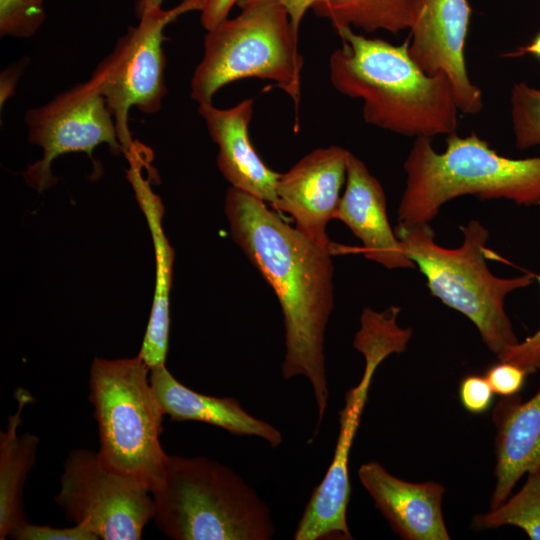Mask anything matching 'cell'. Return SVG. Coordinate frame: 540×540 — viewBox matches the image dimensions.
I'll return each mask as SVG.
<instances>
[{"mask_svg":"<svg viewBox=\"0 0 540 540\" xmlns=\"http://www.w3.org/2000/svg\"><path fill=\"white\" fill-rule=\"evenodd\" d=\"M14 397L18 407L8 418L5 431L0 433V539L4 540L25 524L23 490L27 476L34 466L40 439L37 435L18 433L22 413L34 399L29 391L17 388Z\"/></svg>","mask_w":540,"mask_h":540,"instance_id":"cell-20","label":"cell"},{"mask_svg":"<svg viewBox=\"0 0 540 540\" xmlns=\"http://www.w3.org/2000/svg\"><path fill=\"white\" fill-rule=\"evenodd\" d=\"M385 192L357 156L349 153L346 186L334 219L342 221L362 243V253L387 269L414 268L387 217Z\"/></svg>","mask_w":540,"mask_h":540,"instance_id":"cell-15","label":"cell"},{"mask_svg":"<svg viewBox=\"0 0 540 540\" xmlns=\"http://www.w3.org/2000/svg\"><path fill=\"white\" fill-rule=\"evenodd\" d=\"M540 288V275L535 276ZM499 361H508L524 368L529 374L540 370V327L522 342L508 349Z\"/></svg>","mask_w":540,"mask_h":540,"instance_id":"cell-28","label":"cell"},{"mask_svg":"<svg viewBox=\"0 0 540 540\" xmlns=\"http://www.w3.org/2000/svg\"><path fill=\"white\" fill-rule=\"evenodd\" d=\"M528 375L524 368L508 361L493 364L484 374L494 393L501 397L518 395Z\"/></svg>","mask_w":540,"mask_h":540,"instance_id":"cell-26","label":"cell"},{"mask_svg":"<svg viewBox=\"0 0 540 540\" xmlns=\"http://www.w3.org/2000/svg\"><path fill=\"white\" fill-rule=\"evenodd\" d=\"M425 0H317L313 13L337 30L350 27L368 33L398 34L413 27Z\"/></svg>","mask_w":540,"mask_h":540,"instance_id":"cell-21","label":"cell"},{"mask_svg":"<svg viewBox=\"0 0 540 540\" xmlns=\"http://www.w3.org/2000/svg\"><path fill=\"white\" fill-rule=\"evenodd\" d=\"M524 54H531L540 59V32L528 45L519 47L517 50L507 53L505 56L519 57Z\"/></svg>","mask_w":540,"mask_h":540,"instance_id":"cell-32","label":"cell"},{"mask_svg":"<svg viewBox=\"0 0 540 540\" xmlns=\"http://www.w3.org/2000/svg\"><path fill=\"white\" fill-rule=\"evenodd\" d=\"M150 369L133 358H95L89 401L94 407L106 468L135 478L152 492L161 482L168 454L160 444L164 411L149 379Z\"/></svg>","mask_w":540,"mask_h":540,"instance_id":"cell-7","label":"cell"},{"mask_svg":"<svg viewBox=\"0 0 540 540\" xmlns=\"http://www.w3.org/2000/svg\"><path fill=\"white\" fill-rule=\"evenodd\" d=\"M460 229L463 240L457 248L437 244L430 223L397 224L394 231L407 256L425 277L430 293L466 316L498 358L519 342L505 310L506 297L530 286L535 275L495 276L486 263V258L494 254L487 247L488 230L477 220H470Z\"/></svg>","mask_w":540,"mask_h":540,"instance_id":"cell-4","label":"cell"},{"mask_svg":"<svg viewBox=\"0 0 540 540\" xmlns=\"http://www.w3.org/2000/svg\"><path fill=\"white\" fill-rule=\"evenodd\" d=\"M494 391L484 375L470 374L459 383L458 396L461 405L472 414H483L494 401Z\"/></svg>","mask_w":540,"mask_h":540,"instance_id":"cell-25","label":"cell"},{"mask_svg":"<svg viewBox=\"0 0 540 540\" xmlns=\"http://www.w3.org/2000/svg\"><path fill=\"white\" fill-rule=\"evenodd\" d=\"M165 0H136L135 2V14L139 19L146 12L153 9L161 8Z\"/></svg>","mask_w":540,"mask_h":540,"instance_id":"cell-33","label":"cell"},{"mask_svg":"<svg viewBox=\"0 0 540 540\" xmlns=\"http://www.w3.org/2000/svg\"><path fill=\"white\" fill-rule=\"evenodd\" d=\"M239 14L207 31L203 57L191 79V97L212 103L219 89L236 80H270L298 108L303 58L298 34L282 0H240Z\"/></svg>","mask_w":540,"mask_h":540,"instance_id":"cell-6","label":"cell"},{"mask_svg":"<svg viewBox=\"0 0 540 540\" xmlns=\"http://www.w3.org/2000/svg\"><path fill=\"white\" fill-rule=\"evenodd\" d=\"M149 379L164 414L173 421H199L235 435L260 437L272 448L283 441L278 429L249 414L237 399L194 391L179 382L166 365L150 369Z\"/></svg>","mask_w":540,"mask_h":540,"instance_id":"cell-19","label":"cell"},{"mask_svg":"<svg viewBox=\"0 0 540 540\" xmlns=\"http://www.w3.org/2000/svg\"><path fill=\"white\" fill-rule=\"evenodd\" d=\"M253 106L252 98L226 109L200 103L198 113L218 145L217 166L224 178L232 187L272 205L280 173L266 166L250 141L248 127Z\"/></svg>","mask_w":540,"mask_h":540,"instance_id":"cell-16","label":"cell"},{"mask_svg":"<svg viewBox=\"0 0 540 540\" xmlns=\"http://www.w3.org/2000/svg\"><path fill=\"white\" fill-rule=\"evenodd\" d=\"M510 115L516 148L540 145V88L515 83L510 92Z\"/></svg>","mask_w":540,"mask_h":540,"instance_id":"cell-23","label":"cell"},{"mask_svg":"<svg viewBox=\"0 0 540 540\" xmlns=\"http://www.w3.org/2000/svg\"><path fill=\"white\" fill-rule=\"evenodd\" d=\"M127 179L150 228L156 257V283L151 314L139 356L149 369L165 365L169 340V294L172 285L174 251L162 229L164 207L142 173L141 154L135 145L126 154Z\"/></svg>","mask_w":540,"mask_h":540,"instance_id":"cell-18","label":"cell"},{"mask_svg":"<svg viewBox=\"0 0 540 540\" xmlns=\"http://www.w3.org/2000/svg\"><path fill=\"white\" fill-rule=\"evenodd\" d=\"M24 120L28 141L43 151L42 157L23 173L27 184L38 192L58 181L52 163L65 153L85 152L92 157L93 150L103 143L116 153L123 151L114 118L91 78L27 110Z\"/></svg>","mask_w":540,"mask_h":540,"instance_id":"cell-11","label":"cell"},{"mask_svg":"<svg viewBox=\"0 0 540 540\" xmlns=\"http://www.w3.org/2000/svg\"><path fill=\"white\" fill-rule=\"evenodd\" d=\"M403 167L406 184L398 225L430 223L445 203L464 195L540 205V156H502L475 133L447 135L442 153L430 137H416Z\"/></svg>","mask_w":540,"mask_h":540,"instance_id":"cell-3","label":"cell"},{"mask_svg":"<svg viewBox=\"0 0 540 540\" xmlns=\"http://www.w3.org/2000/svg\"><path fill=\"white\" fill-rule=\"evenodd\" d=\"M155 524L172 540H270L268 505L236 472L204 456L168 455L152 490Z\"/></svg>","mask_w":540,"mask_h":540,"instance_id":"cell-5","label":"cell"},{"mask_svg":"<svg viewBox=\"0 0 540 540\" xmlns=\"http://www.w3.org/2000/svg\"><path fill=\"white\" fill-rule=\"evenodd\" d=\"M522 488L489 512L477 514L472 527L477 530L515 526L530 539L540 540V466L529 471Z\"/></svg>","mask_w":540,"mask_h":540,"instance_id":"cell-22","label":"cell"},{"mask_svg":"<svg viewBox=\"0 0 540 540\" xmlns=\"http://www.w3.org/2000/svg\"><path fill=\"white\" fill-rule=\"evenodd\" d=\"M55 501L68 520L104 540L141 539L154 517L152 493L144 483L106 468L98 452L84 448L67 456Z\"/></svg>","mask_w":540,"mask_h":540,"instance_id":"cell-10","label":"cell"},{"mask_svg":"<svg viewBox=\"0 0 540 540\" xmlns=\"http://www.w3.org/2000/svg\"><path fill=\"white\" fill-rule=\"evenodd\" d=\"M341 47L329 58V78L341 94L361 99L366 123L409 137L456 132L458 106L444 73L425 74L408 43L368 38L350 27L337 30Z\"/></svg>","mask_w":540,"mask_h":540,"instance_id":"cell-2","label":"cell"},{"mask_svg":"<svg viewBox=\"0 0 540 540\" xmlns=\"http://www.w3.org/2000/svg\"><path fill=\"white\" fill-rule=\"evenodd\" d=\"M400 311L397 306L362 311L353 345L364 356L363 375L346 393L333 460L312 492L294 533L295 540L353 539L346 517L351 494L349 455L378 366L391 354L404 352L412 337L411 328L397 322Z\"/></svg>","mask_w":540,"mask_h":540,"instance_id":"cell-8","label":"cell"},{"mask_svg":"<svg viewBox=\"0 0 540 540\" xmlns=\"http://www.w3.org/2000/svg\"><path fill=\"white\" fill-rule=\"evenodd\" d=\"M358 477L392 529L405 540H449L443 513L445 487L402 480L381 464L364 463Z\"/></svg>","mask_w":540,"mask_h":540,"instance_id":"cell-14","label":"cell"},{"mask_svg":"<svg viewBox=\"0 0 540 540\" xmlns=\"http://www.w3.org/2000/svg\"><path fill=\"white\" fill-rule=\"evenodd\" d=\"M350 151L340 146L318 148L280 174L276 185V211L288 213L295 228L322 248L334 252L326 228L340 201L346 182Z\"/></svg>","mask_w":540,"mask_h":540,"instance_id":"cell-13","label":"cell"},{"mask_svg":"<svg viewBox=\"0 0 540 540\" xmlns=\"http://www.w3.org/2000/svg\"><path fill=\"white\" fill-rule=\"evenodd\" d=\"M15 540H97L92 532L75 524L69 528H58L48 525L25 524L16 528L9 536Z\"/></svg>","mask_w":540,"mask_h":540,"instance_id":"cell-27","label":"cell"},{"mask_svg":"<svg viewBox=\"0 0 540 540\" xmlns=\"http://www.w3.org/2000/svg\"><path fill=\"white\" fill-rule=\"evenodd\" d=\"M240 0H202L201 24L210 31L229 18L230 11Z\"/></svg>","mask_w":540,"mask_h":540,"instance_id":"cell-29","label":"cell"},{"mask_svg":"<svg viewBox=\"0 0 540 540\" xmlns=\"http://www.w3.org/2000/svg\"><path fill=\"white\" fill-rule=\"evenodd\" d=\"M202 0H182L170 9L157 8L129 27L113 51L96 67L90 77L97 85L112 114L124 153L134 143L128 127L129 110L155 113L167 93L166 59L163 51L165 28L181 15L200 11Z\"/></svg>","mask_w":540,"mask_h":540,"instance_id":"cell-9","label":"cell"},{"mask_svg":"<svg viewBox=\"0 0 540 540\" xmlns=\"http://www.w3.org/2000/svg\"><path fill=\"white\" fill-rule=\"evenodd\" d=\"M45 0H0V35L33 36L45 21Z\"/></svg>","mask_w":540,"mask_h":540,"instance_id":"cell-24","label":"cell"},{"mask_svg":"<svg viewBox=\"0 0 540 540\" xmlns=\"http://www.w3.org/2000/svg\"><path fill=\"white\" fill-rule=\"evenodd\" d=\"M470 17L469 0H425L411 28L408 51L425 74L448 77L459 111L478 114L482 92L470 80L465 63Z\"/></svg>","mask_w":540,"mask_h":540,"instance_id":"cell-12","label":"cell"},{"mask_svg":"<svg viewBox=\"0 0 540 540\" xmlns=\"http://www.w3.org/2000/svg\"><path fill=\"white\" fill-rule=\"evenodd\" d=\"M495 486L490 508L501 505L518 480L540 466V387L527 401L502 397L493 409Z\"/></svg>","mask_w":540,"mask_h":540,"instance_id":"cell-17","label":"cell"},{"mask_svg":"<svg viewBox=\"0 0 540 540\" xmlns=\"http://www.w3.org/2000/svg\"><path fill=\"white\" fill-rule=\"evenodd\" d=\"M266 204L231 186L225 214L232 240L279 301L285 336L282 376H303L311 384L318 412L315 436L329 398L324 344L334 308V252L291 227Z\"/></svg>","mask_w":540,"mask_h":540,"instance_id":"cell-1","label":"cell"},{"mask_svg":"<svg viewBox=\"0 0 540 540\" xmlns=\"http://www.w3.org/2000/svg\"><path fill=\"white\" fill-rule=\"evenodd\" d=\"M20 75L19 67L8 69L2 73V77L8 79V85L1 87V105L13 93L16 80Z\"/></svg>","mask_w":540,"mask_h":540,"instance_id":"cell-31","label":"cell"},{"mask_svg":"<svg viewBox=\"0 0 540 540\" xmlns=\"http://www.w3.org/2000/svg\"><path fill=\"white\" fill-rule=\"evenodd\" d=\"M282 1L289 13L294 31L299 35V29H300L302 20L304 18V15L308 11V9L312 8L313 4L317 0H282Z\"/></svg>","mask_w":540,"mask_h":540,"instance_id":"cell-30","label":"cell"}]
</instances>
